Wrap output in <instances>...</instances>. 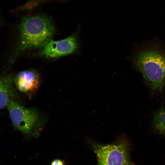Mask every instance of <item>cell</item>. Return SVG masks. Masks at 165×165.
<instances>
[{"instance_id":"1","label":"cell","mask_w":165,"mask_h":165,"mask_svg":"<svg viewBox=\"0 0 165 165\" xmlns=\"http://www.w3.org/2000/svg\"><path fill=\"white\" fill-rule=\"evenodd\" d=\"M147 86L154 92H161L165 86V51L156 47L143 49L133 59Z\"/></svg>"},{"instance_id":"2","label":"cell","mask_w":165,"mask_h":165,"mask_svg":"<svg viewBox=\"0 0 165 165\" xmlns=\"http://www.w3.org/2000/svg\"><path fill=\"white\" fill-rule=\"evenodd\" d=\"M18 28L21 50L43 48L52 40L55 32L51 18L41 13L22 17Z\"/></svg>"},{"instance_id":"3","label":"cell","mask_w":165,"mask_h":165,"mask_svg":"<svg viewBox=\"0 0 165 165\" xmlns=\"http://www.w3.org/2000/svg\"><path fill=\"white\" fill-rule=\"evenodd\" d=\"M91 145L97 165H133L130 158L129 144L124 139L107 144L92 142Z\"/></svg>"},{"instance_id":"4","label":"cell","mask_w":165,"mask_h":165,"mask_svg":"<svg viewBox=\"0 0 165 165\" xmlns=\"http://www.w3.org/2000/svg\"><path fill=\"white\" fill-rule=\"evenodd\" d=\"M7 107L13 126L24 134L31 133L39 122V115L34 109L26 108L12 100Z\"/></svg>"},{"instance_id":"5","label":"cell","mask_w":165,"mask_h":165,"mask_svg":"<svg viewBox=\"0 0 165 165\" xmlns=\"http://www.w3.org/2000/svg\"><path fill=\"white\" fill-rule=\"evenodd\" d=\"M80 43L78 34L74 33L61 40L49 41L43 48L40 54L48 59H56L77 53L79 51Z\"/></svg>"},{"instance_id":"6","label":"cell","mask_w":165,"mask_h":165,"mask_svg":"<svg viewBox=\"0 0 165 165\" xmlns=\"http://www.w3.org/2000/svg\"><path fill=\"white\" fill-rule=\"evenodd\" d=\"M14 84L17 89L25 93L33 92L39 86L40 78L38 74L32 70L23 71L14 78Z\"/></svg>"},{"instance_id":"7","label":"cell","mask_w":165,"mask_h":165,"mask_svg":"<svg viewBox=\"0 0 165 165\" xmlns=\"http://www.w3.org/2000/svg\"><path fill=\"white\" fill-rule=\"evenodd\" d=\"M14 79L12 75L2 76L0 81V108L4 109L11 99L15 95L16 91L14 86Z\"/></svg>"},{"instance_id":"8","label":"cell","mask_w":165,"mask_h":165,"mask_svg":"<svg viewBox=\"0 0 165 165\" xmlns=\"http://www.w3.org/2000/svg\"><path fill=\"white\" fill-rule=\"evenodd\" d=\"M152 127L156 133L165 136V106L160 108L154 114Z\"/></svg>"},{"instance_id":"9","label":"cell","mask_w":165,"mask_h":165,"mask_svg":"<svg viewBox=\"0 0 165 165\" xmlns=\"http://www.w3.org/2000/svg\"><path fill=\"white\" fill-rule=\"evenodd\" d=\"M50 0H29L17 8L19 11L32 10Z\"/></svg>"},{"instance_id":"10","label":"cell","mask_w":165,"mask_h":165,"mask_svg":"<svg viewBox=\"0 0 165 165\" xmlns=\"http://www.w3.org/2000/svg\"><path fill=\"white\" fill-rule=\"evenodd\" d=\"M51 165H64V161L59 159H55L53 160Z\"/></svg>"}]
</instances>
